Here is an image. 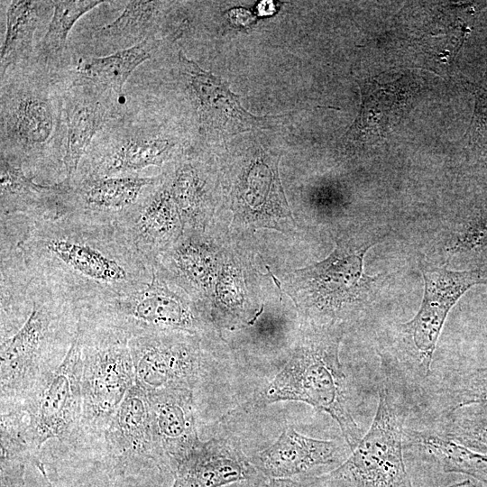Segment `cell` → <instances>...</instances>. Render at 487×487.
<instances>
[{"instance_id":"9a60e30c","label":"cell","mask_w":487,"mask_h":487,"mask_svg":"<svg viewBox=\"0 0 487 487\" xmlns=\"http://www.w3.org/2000/svg\"><path fill=\"white\" fill-rule=\"evenodd\" d=\"M178 64L179 78L205 132L230 136L266 127L268 117H258L245 110L225 81L203 69L181 51Z\"/></svg>"},{"instance_id":"2e32d148","label":"cell","mask_w":487,"mask_h":487,"mask_svg":"<svg viewBox=\"0 0 487 487\" xmlns=\"http://www.w3.org/2000/svg\"><path fill=\"white\" fill-rule=\"evenodd\" d=\"M234 224L246 229L280 228L293 222L278 173V161L266 152L246 165L231 192Z\"/></svg>"},{"instance_id":"5b68a950","label":"cell","mask_w":487,"mask_h":487,"mask_svg":"<svg viewBox=\"0 0 487 487\" xmlns=\"http://www.w3.org/2000/svg\"><path fill=\"white\" fill-rule=\"evenodd\" d=\"M400 372L381 357L378 406L368 432L317 487H412L403 459L409 404Z\"/></svg>"},{"instance_id":"484cf974","label":"cell","mask_w":487,"mask_h":487,"mask_svg":"<svg viewBox=\"0 0 487 487\" xmlns=\"http://www.w3.org/2000/svg\"><path fill=\"white\" fill-rule=\"evenodd\" d=\"M160 4L156 1L126 2L117 19L96 31V42L121 51L154 38Z\"/></svg>"},{"instance_id":"9c48e42d","label":"cell","mask_w":487,"mask_h":487,"mask_svg":"<svg viewBox=\"0 0 487 487\" xmlns=\"http://www.w3.org/2000/svg\"><path fill=\"white\" fill-rule=\"evenodd\" d=\"M178 145L177 138L152 129L142 106L125 107L94 138L74 179L141 175L144 169L163 165Z\"/></svg>"},{"instance_id":"e0dca14e","label":"cell","mask_w":487,"mask_h":487,"mask_svg":"<svg viewBox=\"0 0 487 487\" xmlns=\"http://www.w3.org/2000/svg\"><path fill=\"white\" fill-rule=\"evenodd\" d=\"M1 216H24L31 222L56 218L72 212L69 180L41 185L28 177L21 163L1 155Z\"/></svg>"},{"instance_id":"1f68e13d","label":"cell","mask_w":487,"mask_h":487,"mask_svg":"<svg viewBox=\"0 0 487 487\" xmlns=\"http://www.w3.org/2000/svg\"><path fill=\"white\" fill-rule=\"evenodd\" d=\"M40 473H41L42 477L44 478L48 487H60V485H58L56 482H53L48 476L47 474V469H42L40 471Z\"/></svg>"},{"instance_id":"8fae6325","label":"cell","mask_w":487,"mask_h":487,"mask_svg":"<svg viewBox=\"0 0 487 487\" xmlns=\"http://www.w3.org/2000/svg\"><path fill=\"white\" fill-rule=\"evenodd\" d=\"M424 296L413 318L400 326L408 363L426 376L446 317L471 287L484 282L478 271H450L446 267L422 266Z\"/></svg>"},{"instance_id":"836d02e7","label":"cell","mask_w":487,"mask_h":487,"mask_svg":"<svg viewBox=\"0 0 487 487\" xmlns=\"http://www.w3.org/2000/svg\"><path fill=\"white\" fill-rule=\"evenodd\" d=\"M477 487H482V486L477 485Z\"/></svg>"},{"instance_id":"4fadbf2b","label":"cell","mask_w":487,"mask_h":487,"mask_svg":"<svg viewBox=\"0 0 487 487\" xmlns=\"http://www.w3.org/2000/svg\"><path fill=\"white\" fill-rule=\"evenodd\" d=\"M62 85L67 129L63 167L65 179L71 182L92 141L124 113L125 101L108 87L78 73L64 78Z\"/></svg>"},{"instance_id":"d6a6232c","label":"cell","mask_w":487,"mask_h":487,"mask_svg":"<svg viewBox=\"0 0 487 487\" xmlns=\"http://www.w3.org/2000/svg\"><path fill=\"white\" fill-rule=\"evenodd\" d=\"M443 487H477V485L472 483V482L469 480H465L461 482H457V483H454V484L443 486Z\"/></svg>"},{"instance_id":"7402d4cb","label":"cell","mask_w":487,"mask_h":487,"mask_svg":"<svg viewBox=\"0 0 487 487\" xmlns=\"http://www.w3.org/2000/svg\"><path fill=\"white\" fill-rule=\"evenodd\" d=\"M344 455L341 443L309 437L288 427L256 455L254 466L267 478L292 479L339 463Z\"/></svg>"},{"instance_id":"4316f807","label":"cell","mask_w":487,"mask_h":487,"mask_svg":"<svg viewBox=\"0 0 487 487\" xmlns=\"http://www.w3.org/2000/svg\"><path fill=\"white\" fill-rule=\"evenodd\" d=\"M52 17L40 42L34 58L49 67H54L63 54L69 33L76 22L85 14L102 4V1H52Z\"/></svg>"},{"instance_id":"7c38bea8","label":"cell","mask_w":487,"mask_h":487,"mask_svg":"<svg viewBox=\"0 0 487 487\" xmlns=\"http://www.w3.org/2000/svg\"><path fill=\"white\" fill-rule=\"evenodd\" d=\"M129 347L134 384L147 393L174 388L194 390L203 361L200 335L145 334L131 337Z\"/></svg>"},{"instance_id":"7a4b0ae2","label":"cell","mask_w":487,"mask_h":487,"mask_svg":"<svg viewBox=\"0 0 487 487\" xmlns=\"http://www.w3.org/2000/svg\"><path fill=\"white\" fill-rule=\"evenodd\" d=\"M79 311L31 275L25 318L1 338V405L25 402L53 374L76 336Z\"/></svg>"},{"instance_id":"cb8c5ba5","label":"cell","mask_w":487,"mask_h":487,"mask_svg":"<svg viewBox=\"0 0 487 487\" xmlns=\"http://www.w3.org/2000/svg\"><path fill=\"white\" fill-rule=\"evenodd\" d=\"M404 446L418 447L430 455L446 473L467 474L487 483V455L458 444L438 432L405 429Z\"/></svg>"},{"instance_id":"30bf717a","label":"cell","mask_w":487,"mask_h":487,"mask_svg":"<svg viewBox=\"0 0 487 487\" xmlns=\"http://www.w3.org/2000/svg\"><path fill=\"white\" fill-rule=\"evenodd\" d=\"M81 351L78 336L62 363L43 386L21 404L26 417L25 434L33 457L41 463L40 452L49 440L77 446L83 443Z\"/></svg>"},{"instance_id":"f1b7e54d","label":"cell","mask_w":487,"mask_h":487,"mask_svg":"<svg viewBox=\"0 0 487 487\" xmlns=\"http://www.w3.org/2000/svg\"><path fill=\"white\" fill-rule=\"evenodd\" d=\"M438 433L475 452L487 455V418L476 416H447Z\"/></svg>"},{"instance_id":"603a6c76","label":"cell","mask_w":487,"mask_h":487,"mask_svg":"<svg viewBox=\"0 0 487 487\" xmlns=\"http://www.w3.org/2000/svg\"><path fill=\"white\" fill-rule=\"evenodd\" d=\"M51 12L52 1H12L9 4L5 36L1 49V75L10 67L34 57V33Z\"/></svg>"},{"instance_id":"4dcf8cb0","label":"cell","mask_w":487,"mask_h":487,"mask_svg":"<svg viewBox=\"0 0 487 487\" xmlns=\"http://www.w3.org/2000/svg\"><path fill=\"white\" fill-rule=\"evenodd\" d=\"M262 487H303L300 482L292 479L267 478Z\"/></svg>"},{"instance_id":"3957f363","label":"cell","mask_w":487,"mask_h":487,"mask_svg":"<svg viewBox=\"0 0 487 487\" xmlns=\"http://www.w3.org/2000/svg\"><path fill=\"white\" fill-rule=\"evenodd\" d=\"M1 155L34 168L66 150L63 85L34 57L1 75ZM67 137V136H66Z\"/></svg>"},{"instance_id":"6da1fadb","label":"cell","mask_w":487,"mask_h":487,"mask_svg":"<svg viewBox=\"0 0 487 487\" xmlns=\"http://www.w3.org/2000/svg\"><path fill=\"white\" fill-rule=\"evenodd\" d=\"M14 247L32 277L78 310L128 295L154 272L121 225L81 211L30 222Z\"/></svg>"},{"instance_id":"277c9868","label":"cell","mask_w":487,"mask_h":487,"mask_svg":"<svg viewBox=\"0 0 487 487\" xmlns=\"http://www.w3.org/2000/svg\"><path fill=\"white\" fill-rule=\"evenodd\" d=\"M340 325L309 324L280 371L256 398V404L299 401L328 414L351 451L363 437L352 415L347 380L339 359Z\"/></svg>"},{"instance_id":"f546056e","label":"cell","mask_w":487,"mask_h":487,"mask_svg":"<svg viewBox=\"0 0 487 487\" xmlns=\"http://www.w3.org/2000/svg\"><path fill=\"white\" fill-rule=\"evenodd\" d=\"M1 459V487H24L25 466L21 459Z\"/></svg>"},{"instance_id":"44dd1931","label":"cell","mask_w":487,"mask_h":487,"mask_svg":"<svg viewBox=\"0 0 487 487\" xmlns=\"http://www.w3.org/2000/svg\"><path fill=\"white\" fill-rule=\"evenodd\" d=\"M148 395L161 466L169 470L201 442L197 430L193 390L174 388Z\"/></svg>"},{"instance_id":"ba28073f","label":"cell","mask_w":487,"mask_h":487,"mask_svg":"<svg viewBox=\"0 0 487 487\" xmlns=\"http://www.w3.org/2000/svg\"><path fill=\"white\" fill-rule=\"evenodd\" d=\"M79 316L116 327L130 338L171 332L201 336L210 324L200 306L185 290L155 270L152 280L138 289L79 309Z\"/></svg>"},{"instance_id":"d6986e66","label":"cell","mask_w":487,"mask_h":487,"mask_svg":"<svg viewBox=\"0 0 487 487\" xmlns=\"http://www.w3.org/2000/svg\"><path fill=\"white\" fill-rule=\"evenodd\" d=\"M163 175L76 178L72 212L81 211L121 224L135 211Z\"/></svg>"},{"instance_id":"ac0fdd59","label":"cell","mask_w":487,"mask_h":487,"mask_svg":"<svg viewBox=\"0 0 487 487\" xmlns=\"http://www.w3.org/2000/svg\"><path fill=\"white\" fill-rule=\"evenodd\" d=\"M168 471L173 476L170 487H223L252 479L255 466L234 441L212 438L201 441Z\"/></svg>"},{"instance_id":"d4e9b609","label":"cell","mask_w":487,"mask_h":487,"mask_svg":"<svg viewBox=\"0 0 487 487\" xmlns=\"http://www.w3.org/2000/svg\"><path fill=\"white\" fill-rule=\"evenodd\" d=\"M158 46L155 38H149L131 48L116 51L104 57L80 59L76 73L96 83L108 87L125 101L124 85L133 70L149 60Z\"/></svg>"},{"instance_id":"83f0119b","label":"cell","mask_w":487,"mask_h":487,"mask_svg":"<svg viewBox=\"0 0 487 487\" xmlns=\"http://www.w3.org/2000/svg\"><path fill=\"white\" fill-rule=\"evenodd\" d=\"M446 417L473 404H487V366L459 374L445 391Z\"/></svg>"},{"instance_id":"52a82bcc","label":"cell","mask_w":487,"mask_h":487,"mask_svg":"<svg viewBox=\"0 0 487 487\" xmlns=\"http://www.w3.org/2000/svg\"><path fill=\"white\" fill-rule=\"evenodd\" d=\"M375 240L343 238L330 255L292 273L294 301L316 325L336 324L365 304L377 290L381 275L363 271V258Z\"/></svg>"},{"instance_id":"ffe728a7","label":"cell","mask_w":487,"mask_h":487,"mask_svg":"<svg viewBox=\"0 0 487 487\" xmlns=\"http://www.w3.org/2000/svg\"><path fill=\"white\" fill-rule=\"evenodd\" d=\"M121 225L142 256L154 267L183 235L184 226L170 189L162 181Z\"/></svg>"},{"instance_id":"8992f818","label":"cell","mask_w":487,"mask_h":487,"mask_svg":"<svg viewBox=\"0 0 487 487\" xmlns=\"http://www.w3.org/2000/svg\"><path fill=\"white\" fill-rule=\"evenodd\" d=\"M83 443L99 442L126 394L134 370L124 331L79 316Z\"/></svg>"},{"instance_id":"5bb4252c","label":"cell","mask_w":487,"mask_h":487,"mask_svg":"<svg viewBox=\"0 0 487 487\" xmlns=\"http://www.w3.org/2000/svg\"><path fill=\"white\" fill-rule=\"evenodd\" d=\"M107 464L121 475L155 465L161 469L148 393L133 385L102 437Z\"/></svg>"}]
</instances>
